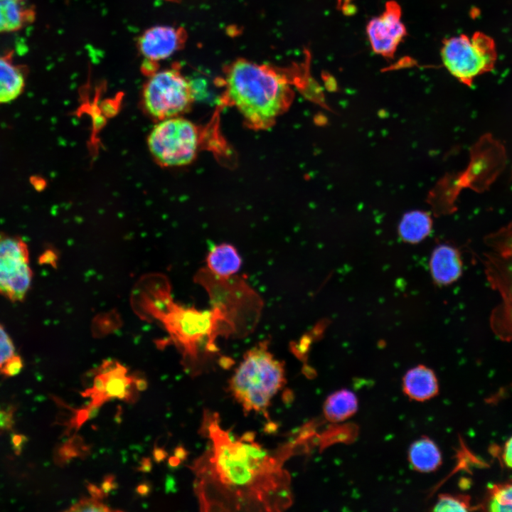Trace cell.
Here are the masks:
<instances>
[{
    "instance_id": "6da1fadb",
    "label": "cell",
    "mask_w": 512,
    "mask_h": 512,
    "mask_svg": "<svg viewBox=\"0 0 512 512\" xmlns=\"http://www.w3.org/2000/svg\"><path fill=\"white\" fill-rule=\"evenodd\" d=\"M199 432L208 440L206 448L190 469L201 511L278 512L292 505L291 476L284 464L306 449L309 427L267 449L255 440L254 432L237 437L221 426L216 412L205 410Z\"/></svg>"
},
{
    "instance_id": "7a4b0ae2",
    "label": "cell",
    "mask_w": 512,
    "mask_h": 512,
    "mask_svg": "<svg viewBox=\"0 0 512 512\" xmlns=\"http://www.w3.org/2000/svg\"><path fill=\"white\" fill-rule=\"evenodd\" d=\"M152 289L151 297H143L145 309L165 327L171 339L180 347L188 368L199 371L203 363L218 352V336H234L221 311L198 310L175 303L169 291L163 287Z\"/></svg>"
},
{
    "instance_id": "3957f363",
    "label": "cell",
    "mask_w": 512,
    "mask_h": 512,
    "mask_svg": "<svg viewBox=\"0 0 512 512\" xmlns=\"http://www.w3.org/2000/svg\"><path fill=\"white\" fill-rule=\"evenodd\" d=\"M224 73L225 97L250 128L272 127L290 106L293 91L289 80L272 67L240 58Z\"/></svg>"
},
{
    "instance_id": "277c9868",
    "label": "cell",
    "mask_w": 512,
    "mask_h": 512,
    "mask_svg": "<svg viewBox=\"0 0 512 512\" xmlns=\"http://www.w3.org/2000/svg\"><path fill=\"white\" fill-rule=\"evenodd\" d=\"M268 341L247 351L228 383V390L246 413H262L269 419L272 398L284 386V364L268 349Z\"/></svg>"
},
{
    "instance_id": "5b68a950",
    "label": "cell",
    "mask_w": 512,
    "mask_h": 512,
    "mask_svg": "<svg viewBox=\"0 0 512 512\" xmlns=\"http://www.w3.org/2000/svg\"><path fill=\"white\" fill-rule=\"evenodd\" d=\"M197 279L208 291L212 307L219 309L231 326L234 336L251 332L257 322L262 300L239 277H221L208 268L201 270Z\"/></svg>"
},
{
    "instance_id": "8992f818",
    "label": "cell",
    "mask_w": 512,
    "mask_h": 512,
    "mask_svg": "<svg viewBox=\"0 0 512 512\" xmlns=\"http://www.w3.org/2000/svg\"><path fill=\"white\" fill-rule=\"evenodd\" d=\"M443 64L460 82L471 86L478 76L494 69L497 52L494 41L477 31L471 38L461 34L445 39L441 49Z\"/></svg>"
},
{
    "instance_id": "52a82bcc",
    "label": "cell",
    "mask_w": 512,
    "mask_h": 512,
    "mask_svg": "<svg viewBox=\"0 0 512 512\" xmlns=\"http://www.w3.org/2000/svg\"><path fill=\"white\" fill-rule=\"evenodd\" d=\"M195 91L177 64L148 76L142 89V105L158 121L181 116L191 107Z\"/></svg>"
},
{
    "instance_id": "ba28073f",
    "label": "cell",
    "mask_w": 512,
    "mask_h": 512,
    "mask_svg": "<svg viewBox=\"0 0 512 512\" xmlns=\"http://www.w3.org/2000/svg\"><path fill=\"white\" fill-rule=\"evenodd\" d=\"M149 152L159 164L176 167L191 163L200 144L198 127L181 116L158 121L149 134Z\"/></svg>"
},
{
    "instance_id": "9c48e42d",
    "label": "cell",
    "mask_w": 512,
    "mask_h": 512,
    "mask_svg": "<svg viewBox=\"0 0 512 512\" xmlns=\"http://www.w3.org/2000/svg\"><path fill=\"white\" fill-rule=\"evenodd\" d=\"M32 279L27 243L18 235L0 233V295L13 302L23 301Z\"/></svg>"
},
{
    "instance_id": "30bf717a",
    "label": "cell",
    "mask_w": 512,
    "mask_h": 512,
    "mask_svg": "<svg viewBox=\"0 0 512 512\" xmlns=\"http://www.w3.org/2000/svg\"><path fill=\"white\" fill-rule=\"evenodd\" d=\"M187 40L183 27L155 26L145 30L138 38L137 46L143 58L142 73L149 76L159 70V63L181 50Z\"/></svg>"
},
{
    "instance_id": "8fae6325",
    "label": "cell",
    "mask_w": 512,
    "mask_h": 512,
    "mask_svg": "<svg viewBox=\"0 0 512 512\" xmlns=\"http://www.w3.org/2000/svg\"><path fill=\"white\" fill-rule=\"evenodd\" d=\"M366 33L375 53L392 58L406 35L399 4L395 1H388L383 12L368 22Z\"/></svg>"
},
{
    "instance_id": "7c38bea8",
    "label": "cell",
    "mask_w": 512,
    "mask_h": 512,
    "mask_svg": "<svg viewBox=\"0 0 512 512\" xmlns=\"http://www.w3.org/2000/svg\"><path fill=\"white\" fill-rule=\"evenodd\" d=\"M430 270L436 284L447 285L454 282L462 272V261L459 250L449 245L437 246L431 255Z\"/></svg>"
},
{
    "instance_id": "4fadbf2b",
    "label": "cell",
    "mask_w": 512,
    "mask_h": 512,
    "mask_svg": "<svg viewBox=\"0 0 512 512\" xmlns=\"http://www.w3.org/2000/svg\"><path fill=\"white\" fill-rule=\"evenodd\" d=\"M402 388L410 399L423 402L437 395L438 380L431 368L418 365L406 372L402 378Z\"/></svg>"
},
{
    "instance_id": "5bb4252c",
    "label": "cell",
    "mask_w": 512,
    "mask_h": 512,
    "mask_svg": "<svg viewBox=\"0 0 512 512\" xmlns=\"http://www.w3.org/2000/svg\"><path fill=\"white\" fill-rule=\"evenodd\" d=\"M26 80V70L14 63L12 52L0 56V105L17 99L24 90Z\"/></svg>"
},
{
    "instance_id": "9a60e30c",
    "label": "cell",
    "mask_w": 512,
    "mask_h": 512,
    "mask_svg": "<svg viewBox=\"0 0 512 512\" xmlns=\"http://www.w3.org/2000/svg\"><path fill=\"white\" fill-rule=\"evenodd\" d=\"M407 457L410 466L422 473L436 471L442 462L439 448L427 437H422L411 444Z\"/></svg>"
},
{
    "instance_id": "2e32d148",
    "label": "cell",
    "mask_w": 512,
    "mask_h": 512,
    "mask_svg": "<svg viewBox=\"0 0 512 512\" xmlns=\"http://www.w3.org/2000/svg\"><path fill=\"white\" fill-rule=\"evenodd\" d=\"M35 18L28 0H0V33L18 31Z\"/></svg>"
},
{
    "instance_id": "e0dca14e",
    "label": "cell",
    "mask_w": 512,
    "mask_h": 512,
    "mask_svg": "<svg viewBox=\"0 0 512 512\" xmlns=\"http://www.w3.org/2000/svg\"><path fill=\"white\" fill-rule=\"evenodd\" d=\"M127 370L122 365L116 362L115 365L108 371L102 373L105 378V398L107 401L113 398L133 402L136 400L134 390V376H127Z\"/></svg>"
},
{
    "instance_id": "ac0fdd59",
    "label": "cell",
    "mask_w": 512,
    "mask_h": 512,
    "mask_svg": "<svg viewBox=\"0 0 512 512\" xmlns=\"http://www.w3.org/2000/svg\"><path fill=\"white\" fill-rule=\"evenodd\" d=\"M432 228L430 215L422 210L406 213L398 225V233L405 242L415 244L426 238Z\"/></svg>"
},
{
    "instance_id": "d6986e66",
    "label": "cell",
    "mask_w": 512,
    "mask_h": 512,
    "mask_svg": "<svg viewBox=\"0 0 512 512\" xmlns=\"http://www.w3.org/2000/svg\"><path fill=\"white\" fill-rule=\"evenodd\" d=\"M208 269L221 277H230L236 273L241 265V258L236 249L228 244L215 246L208 253Z\"/></svg>"
},
{
    "instance_id": "ffe728a7",
    "label": "cell",
    "mask_w": 512,
    "mask_h": 512,
    "mask_svg": "<svg viewBox=\"0 0 512 512\" xmlns=\"http://www.w3.org/2000/svg\"><path fill=\"white\" fill-rule=\"evenodd\" d=\"M358 406V398L354 393L348 389H341L326 398L324 405V415L329 422H342L353 416Z\"/></svg>"
},
{
    "instance_id": "44dd1931",
    "label": "cell",
    "mask_w": 512,
    "mask_h": 512,
    "mask_svg": "<svg viewBox=\"0 0 512 512\" xmlns=\"http://www.w3.org/2000/svg\"><path fill=\"white\" fill-rule=\"evenodd\" d=\"M22 367V359L16 353L11 338L0 324V372L6 375H15Z\"/></svg>"
},
{
    "instance_id": "7402d4cb",
    "label": "cell",
    "mask_w": 512,
    "mask_h": 512,
    "mask_svg": "<svg viewBox=\"0 0 512 512\" xmlns=\"http://www.w3.org/2000/svg\"><path fill=\"white\" fill-rule=\"evenodd\" d=\"M486 507L491 511H512V481L491 486Z\"/></svg>"
},
{
    "instance_id": "603a6c76",
    "label": "cell",
    "mask_w": 512,
    "mask_h": 512,
    "mask_svg": "<svg viewBox=\"0 0 512 512\" xmlns=\"http://www.w3.org/2000/svg\"><path fill=\"white\" fill-rule=\"evenodd\" d=\"M471 509L470 498L465 495L443 494L438 496L432 511H466Z\"/></svg>"
},
{
    "instance_id": "cb8c5ba5",
    "label": "cell",
    "mask_w": 512,
    "mask_h": 512,
    "mask_svg": "<svg viewBox=\"0 0 512 512\" xmlns=\"http://www.w3.org/2000/svg\"><path fill=\"white\" fill-rule=\"evenodd\" d=\"M94 498H82L79 501L73 504L68 511H100L107 512L111 511L110 508L103 503Z\"/></svg>"
},
{
    "instance_id": "d4e9b609",
    "label": "cell",
    "mask_w": 512,
    "mask_h": 512,
    "mask_svg": "<svg viewBox=\"0 0 512 512\" xmlns=\"http://www.w3.org/2000/svg\"><path fill=\"white\" fill-rule=\"evenodd\" d=\"M79 437H73L63 444L58 451V455L62 462L68 461L71 458L80 455L78 447H80Z\"/></svg>"
},
{
    "instance_id": "484cf974",
    "label": "cell",
    "mask_w": 512,
    "mask_h": 512,
    "mask_svg": "<svg viewBox=\"0 0 512 512\" xmlns=\"http://www.w3.org/2000/svg\"><path fill=\"white\" fill-rule=\"evenodd\" d=\"M501 459L504 464L512 469V437L506 441L503 447Z\"/></svg>"
},
{
    "instance_id": "4316f807",
    "label": "cell",
    "mask_w": 512,
    "mask_h": 512,
    "mask_svg": "<svg viewBox=\"0 0 512 512\" xmlns=\"http://www.w3.org/2000/svg\"><path fill=\"white\" fill-rule=\"evenodd\" d=\"M117 488V484L115 481V477L113 474H107L103 478L102 483L101 484V489L105 494V496Z\"/></svg>"
},
{
    "instance_id": "83f0119b",
    "label": "cell",
    "mask_w": 512,
    "mask_h": 512,
    "mask_svg": "<svg viewBox=\"0 0 512 512\" xmlns=\"http://www.w3.org/2000/svg\"><path fill=\"white\" fill-rule=\"evenodd\" d=\"M14 425V416L11 411L0 410V429L8 430Z\"/></svg>"
},
{
    "instance_id": "f1b7e54d",
    "label": "cell",
    "mask_w": 512,
    "mask_h": 512,
    "mask_svg": "<svg viewBox=\"0 0 512 512\" xmlns=\"http://www.w3.org/2000/svg\"><path fill=\"white\" fill-rule=\"evenodd\" d=\"M87 489L92 498L102 500L104 497H105V495L101 488L97 487L94 484L89 483L87 485Z\"/></svg>"
},
{
    "instance_id": "f546056e",
    "label": "cell",
    "mask_w": 512,
    "mask_h": 512,
    "mask_svg": "<svg viewBox=\"0 0 512 512\" xmlns=\"http://www.w3.org/2000/svg\"><path fill=\"white\" fill-rule=\"evenodd\" d=\"M168 453L161 447H154L153 450L154 460L156 463L163 462L167 457Z\"/></svg>"
},
{
    "instance_id": "4dcf8cb0",
    "label": "cell",
    "mask_w": 512,
    "mask_h": 512,
    "mask_svg": "<svg viewBox=\"0 0 512 512\" xmlns=\"http://www.w3.org/2000/svg\"><path fill=\"white\" fill-rule=\"evenodd\" d=\"M152 469V462L149 457H143L137 469L141 472H150Z\"/></svg>"
},
{
    "instance_id": "1f68e13d",
    "label": "cell",
    "mask_w": 512,
    "mask_h": 512,
    "mask_svg": "<svg viewBox=\"0 0 512 512\" xmlns=\"http://www.w3.org/2000/svg\"><path fill=\"white\" fill-rule=\"evenodd\" d=\"M151 486L148 483H142L137 487V493L142 496H146L151 491Z\"/></svg>"
},
{
    "instance_id": "d6a6232c",
    "label": "cell",
    "mask_w": 512,
    "mask_h": 512,
    "mask_svg": "<svg viewBox=\"0 0 512 512\" xmlns=\"http://www.w3.org/2000/svg\"><path fill=\"white\" fill-rule=\"evenodd\" d=\"M134 383L136 389L139 391L145 390L148 387L146 380L142 378H135L134 376Z\"/></svg>"
},
{
    "instance_id": "836d02e7",
    "label": "cell",
    "mask_w": 512,
    "mask_h": 512,
    "mask_svg": "<svg viewBox=\"0 0 512 512\" xmlns=\"http://www.w3.org/2000/svg\"><path fill=\"white\" fill-rule=\"evenodd\" d=\"M174 455L181 460H183L186 458L187 452L182 446H178L174 450Z\"/></svg>"
},
{
    "instance_id": "e575fe53",
    "label": "cell",
    "mask_w": 512,
    "mask_h": 512,
    "mask_svg": "<svg viewBox=\"0 0 512 512\" xmlns=\"http://www.w3.org/2000/svg\"><path fill=\"white\" fill-rule=\"evenodd\" d=\"M181 462V459L176 456H172L169 458L168 462L170 466H177Z\"/></svg>"
},
{
    "instance_id": "d590c367",
    "label": "cell",
    "mask_w": 512,
    "mask_h": 512,
    "mask_svg": "<svg viewBox=\"0 0 512 512\" xmlns=\"http://www.w3.org/2000/svg\"><path fill=\"white\" fill-rule=\"evenodd\" d=\"M166 1H176H176H180V0H166Z\"/></svg>"
}]
</instances>
